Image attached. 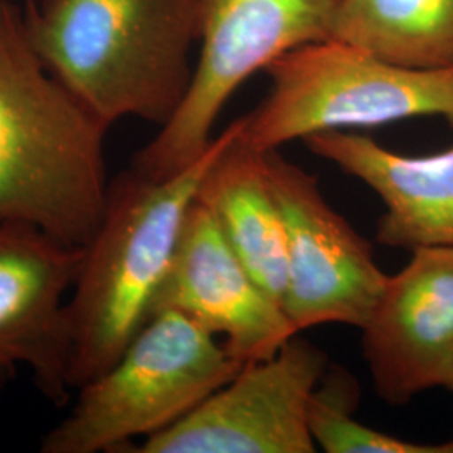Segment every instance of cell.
I'll return each mask as SVG.
<instances>
[{"instance_id": "obj_5", "label": "cell", "mask_w": 453, "mask_h": 453, "mask_svg": "<svg viewBox=\"0 0 453 453\" xmlns=\"http://www.w3.org/2000/svg\"><path fill=\"white\" fill-rule=\"evenodd\" d=\"M271 91L241 118L239 142L279 150L323 131L372 128L417 116L453 127V69H411L329 37L267 65Z\"/></svg>"}, {"instance_id": "obj_13", "label": "cell", "mask_w": 453, "mask_h": 453, "mask_svg": "<svg viewBox=\"0 0 453 453\" xmlns=\"http://www.w3.org/2000/svg\"><path fill=\"white\" fill-rule=\"evenodd\" d=\"M239 131L211 163L196 198L260 288L282 306L288 279L284 224L265 177L264 151L239 142Z\"/></svg>"}, {"instance_id": "obj_11", "label": "cell", "mask_w": 453, "mask_h": 453, "mask_svg": "<svg viewBox=\"0 0 453 453\" xmlns=\"http://www.w3.org/2000/svg\"><path fill=\"white\" fill-rule=\"evenodd\" d=\"M411 252L361 327L372 385L389 405L445 387L453 366V247Z\"/></svg>"}, {"instance_id": "obj_3", "label": "cell", "mask_w": 453, "mask_h": 453, "mask_svg": "<svg viewBox=\"0 0 453 453\" xmlns=\"http://www.w3.org/2000/svg\"><path fill=\"white\" fill-rule=\"evenodd\" d=\"M239 127L234 121L172 177L150 179L128 168L110 181L69 296L73 389L110 368L150 319L198 187Z\"/></svg>"}, {"instance_id": "obj_4", "label": "cell", "mask_w": 453, "mask_h": 453, "mask_svg": "<svg viewBox=\"0 0 453 453\" xmlns=\"http://www.w3.org/2000/svg\"><path fill=\"white\" fill-rule=\"evenodd\" d=\"M224 341L175 311L150 316L110 368L81 385L42 453L123 452L181 420L242 370Z\"/></svg>"}, {"instance_id": "obj_9", "label": "cell", "mask_w": 453, "mask_h": 453, "mask_svg": "<svg viewBox=\"0 0 453 453\" xmlns=\"http://www.w3.org/2000/svg\"><path fill=\"white\" fill-rule=\"evenodd\" d=\"M81 259L82 247L0 224V387L27 368L49 402L69 400V296Z\"/></svg>"}, {"instance_id": "obj_16", "label": "cell", "mask_w": 453, "mask_h": 453, "mask_svg": "<svg viewBox=\"0 0 453 453\" xmlns=\"http://www.w3.org/2000/svg\"><path fill=\"white\" fill-rule=\"evenodd\" d=\"M440 447H441V453H453V438L445 443H440Z\"/></svg>"}, {"instance_id": "obj_2", "label": "cell", "mask_w": 453, "mask_h": 453, "mask_svg": "<svg viewBox=\"0 0 453 453\" xmlns=\"http://www.w3.org/2000/svg\"><path fill=\"white\" fill-rule=\"evenodd\" d=\"M22 19L49 73L110 128L163 127L188 91L196 0H26Z\"/></svg>"}, {"instance_id": "obj_12", "label": "cell", "mask_w": 453, "mask_h": 453, "mask_svg": "<svg viewBox=\"0 0 453 453\" xmlns=\"http://www.w3.org/2000/svg\"><path fill=\"white\" fill-rule=\"evenodd\" d=\"M303 142L381 198L385 213L376 242L408 250L453 247V148L408 157L344 131L316 133Z\"/></svg>"}, {"instance_id": "obj_17", "label": "cell", "mask_w": 453, "mask_h": 453, "mask_svg": "<svg viewBox=\"0 0 453 453\" xmlns=\"http://www.w3.org/2000/svg\"><path fill=\"white\" fill-rule=\"evenodd\" d=\"M445 388L452 389L453 391V366L452 372H450V376H449V380H447V385H445Z\"/></svg>"}, {"instance_id": "obj_1", "label": "cell", "mask_w": 453, "mask_h": 453, "mask_svg": "<svg viewBox=\"0 0 453 453\" xmlns=\"http://www.w3.org/2000/svg\"><path fill=\"white\" fill-rule=\"evenodd\" d=\"M108 130L42 65L22 9L0 0V224L89 242L111 181Z\"/></svg>"}, {"instance_id": "obj_15", "label": "cell", "mask_w": 453, "mask_h": 453, "mask_svg": "<svg viewBox=\"0 0 453 453\" xmlns=\"http://www.w3.org/2000/svg\"><path fill=\"white\" fill-rule=\"evenodd\" d=\"M321 383L312 395L308 421L314 443L324 452L441 453L440 445L411 443L357 421L353 417L357 396L353 378L334 372L326 385Z\"/></svg>"}, {"instance_id": "obj_8", "label": "cell", "mask_w": 453, "mask_h": 453, "mask_svg": "<svg viewBox=\"0 0 453 453\" xmlns=\"http://www.w3.org/2000/svg\"><path fill=\"white\" fill-rule=\"evenodd\" d=\"M327 357L294 336L274 357L249 363L138 453H312L309 405Z\"/></svg>"}, {"instance_id": "obj_7", "label": "cell", "mask_w": 453, "mask_h": 453, "mask_svg": "<svg viewBox=\"0 0 453 453\" xmlns=\"http://www.w3.org/2000/svg\"><path fill=\"white\" fill-rule=\"evenodd\" d=\"M264 168L286 232L282 309L292 326L297 333L323 324L361 329L388 280L372 245L327 203L318 179L279 150L264 151Z\"/></svg>"}, {"instance_id": "obj_14", "label": "cell", "mask_w": 453, "mask_h": 453, "mask_svg": "<svg viewBox=\"0 0 453 453\" xmlns=\"http://www.w3.org/2000/svg\"><path fill=\"white\" fill-rule=\"evenodd\" d=\"M333 37L411 69H453V0H338Z\"/></svg>"}, {"instance_id": "obj_10", "label": "cell", "mask_w": 453, "mask_h": 453, "mask_svg": "<svg viewBox=\"0 0 453 453\" xmlns=\"http://www.w3.org/2000/svg\"><path fill=\"white\" fill-rule=\"evenodd\" d=\"M158 311L180 312L222 338L243 365L274 357L299 334L282 306L247 271L198 198L187 213L151 314Z\"/></svg>"}, {"instance_id": "obj_6", "label": "cell", "mask_w": 453, "mask_h": 453, "mask_svg": "<svg viewBox=\"0 0 453 453\" xmlns=\"http://www.w3.org/2000/svg\"><path fill=\"white\" fill-rule=\"evenodd\" d=\"M338 0H196L200 56L179 110L138 150L130 168L166 179L194 165L213 142L226 101L292 49L333 37Z\"/></svg>"}]
</instances>
